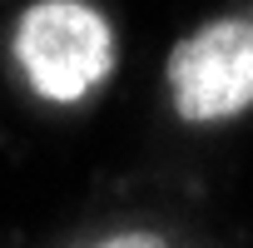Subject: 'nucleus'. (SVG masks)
Wrapping results in <instances>:
<instances>
[{
    "label": "nucleus",
    "instance_id": "f257e3e1",
    "mask_svg": "<svg viewBox=\"0 0 253 248\" xmlns=\"http://www.w3.org/2000/svg\"><path fill=\"white\" fill-rule=\"evenodd\" d=\"M10 55L45 104H84L119 65V35L89 0H30L15 20Z\"/></svg>",
    "mask_w": 253,
    "mask_h": 248
},
{
    "label": "nucleus",
    "instance_id": "f03ea898",
    "mask_svg": "<svg viewBox=\"0 0 253 248\" xmlns=\"http://www.w3.org/2000/svg\"><path fill=\"white\" fill-rule=\"evenodd\" d=\"M169 99L184 124H223L253 109V20L213 15L179 35L164 60Z\"/></svg>",
    "mask_w": 253,
    "mask_h": 248
},
{
    "label": "nucleus",
    "instance_id": "7ed1b4c3",
    "mask_svg": "<svg viewBox=\"0 0 253 248\" xmlns=\"http://www.w3.org/2000/svg\"><path fill=\"white\" fill-rule=\"evenodd\" d=\"M70 248H174V238L154 223H109V228H99Z\"/></svg>",
    "mask_w": 253,
    "mask_h": 248
}]
</instances>
